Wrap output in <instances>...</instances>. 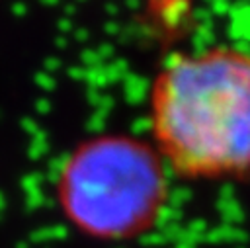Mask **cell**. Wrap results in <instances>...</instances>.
Returning a JSON list of instances; mask_svg holds the SVG:
<instances>
[{
  "instance_id": "2",
  "label": "cell",
  "mask_w": 250,
  "mask_h": 248,
  "mask_svg": "<svg viewBox=\"0 0 250 248\" xmlns=\"http://www.w3.org/2000/svg\"><path fill=\"white\" fill-rule=\"evenodd\" d=\"M158 152L129 137H100L64 166L62 195L80 219L109 223L145 213L162 189Z\"/></svg>"
},
{
  "instance_id": "1",
  "label": "cell",
  "mask_w": 250,
  "mask_h": 248,
  "mask_svg": "<svg viewBox=\"0 0 250 248\" xmlns=\"http://www.w3.org/2000/svg\"><path fill=\"white\" fill-rule=\"evenodd\" d=\"M150 125L160 160L186 178L250 172V55L232 47L174 55L156 74Z\"/></svg>"
}]
</instances>
